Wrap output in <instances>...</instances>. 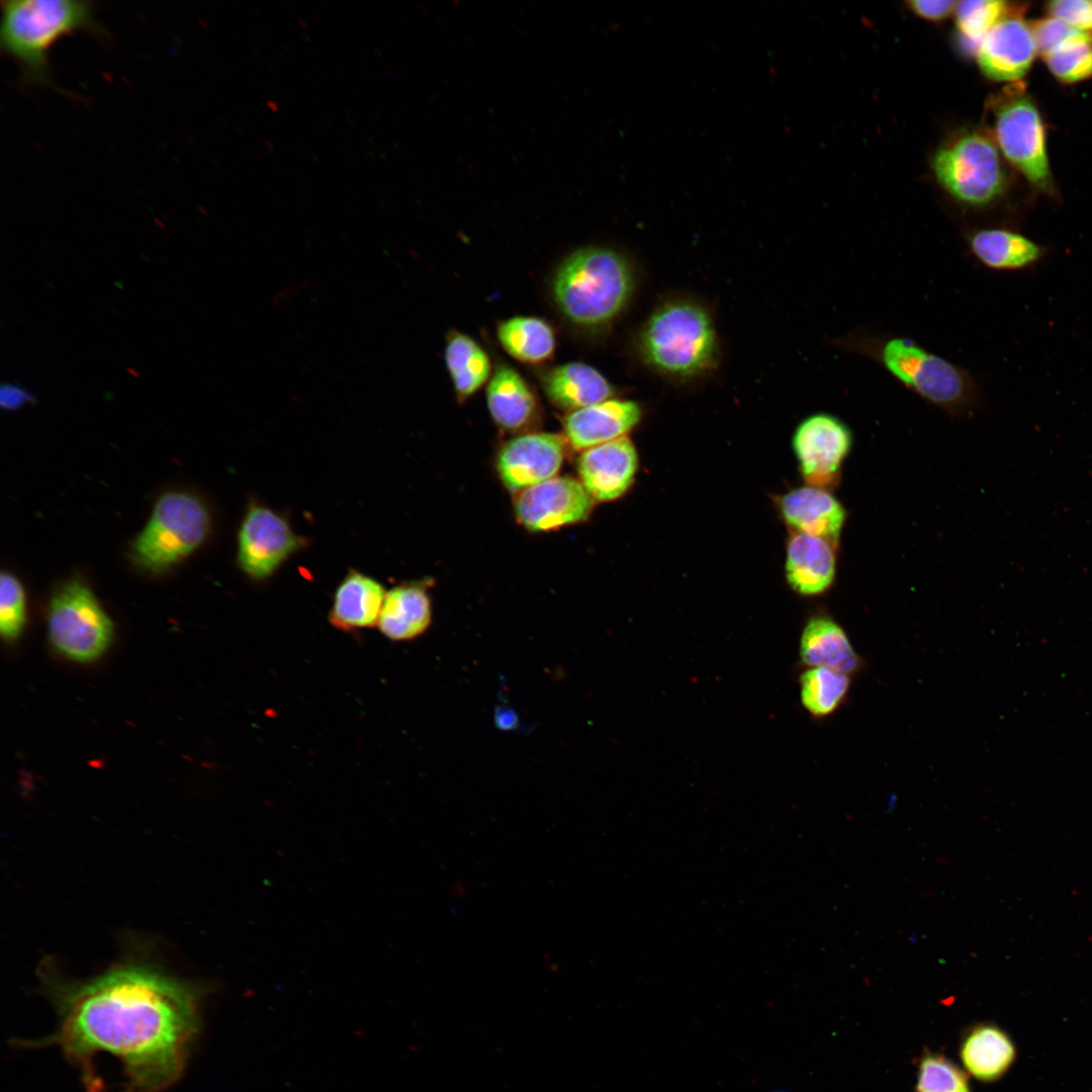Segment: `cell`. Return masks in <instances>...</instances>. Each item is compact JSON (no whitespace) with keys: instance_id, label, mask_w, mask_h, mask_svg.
<instances>
[{"instance_id":"8992f818","label":"cell","mask_w":1092,"mask_h":1092,"mask_svg":"<svg viewBox=\"0 0 1092 1092\" xmlns=\"http://www.w3.org/2000/svg\"><path fill=\"white\" fill-rule=\"evenodd\" d=\"M209 529L210 515L200 498L188 492H166L134 539L132 559L147 571H165L199 548Z\"/></svg>"},{"instance_id":"f546056e","label":"cell","mask_w":1092,"mask_h":1092,"mask_svg":"<svg viewBox=\"0 0 1092 1092\" xmlns=\"http://www.w3.org/2000/svg\"><path fill=\"white\" fill-rule=\"evenodd\" d=\"M915 1092H971L967 1073L939 1053L926 1052L918 1063Z\"/></svg>"},{"instance_id":"d590c367","label":"cell","mask_w":1092,"mask_h":1092,"mask_svg":"<svg viewBox=\"0 0 1092 1092\" xmlns=\"http://www.w3.org/2000/svg\"><path fill=\"white\" fill-rule=\"evenodd\" d=\"M33 402V395L28 390L12 383H3L0 387V404L3 410L15 411Z\"/></svg>"},{"instance_id":"f1b7e54d","label":"cell","mask_w":1092,"mask_h":1092,"mask_svg":"<svg viewBox=\"0 0 1092 1092\" xmlns=\"http://www.w3.org/2000/svg\"><path fill=\"white\" fill-rule=\"evenodd\" d=\"M1051 72L1066 83L1092 76V35L1082 31L1043 56Z\"/></svg>"},{"instance_id":"83f0119b","label":"cell","mask_w":1092,"mask_h":1092,"mask_svg":"<svg viewBox=\"0 0 1092 1092\" xmlns=\"http://www.w3.org/2000/svg\"><path fill=\"white\" fill-rule=\"evenodd\" d=\"M801 700L807 711L816 718L835 712L843 703L850 687L849 674L826 667H811L800 678Z\"/></svg>"},{"instance_id":"7c38bea8","label":"cell","mask_w":1092,"mask_h":1092,"mask_svg":"<svg viewBox=\"0 0 1092 1092\" xmlns=\"http://www.w3.org/2000/svg\"><path fill=\"white\" fill-rule=\"evenodd\" d=\"M594 503L580 480L555 476L521 490L515 513L523 526L540 532L584 521Z\"/></svg>"},{"instance_id":"44dd1931","label":"cell","mask_w":1092,"mask_h":1092,"mask_svg":"<svg viewBox=\"0 0 1092 1092\" xmlns=\"http://www.w3.org/2000/svg\"><path fill=\"white\" fill-rule=\"evenodd\" d=\"M382 584L371 576L350 570L334 595L330 623L344 631L378 624L385 599Z\"/></svg>"},{"instance_id":"484cf974","label":"cell","mask_w":1092,"mask_h":1092,"mask_svg":"<svg viewBox=\"0 0 1092 1092\" xmlns=\"http://www.w3.org/2000/svg\"><path fill=\"white\" fill-rule=\"evenodd\" d=\"M496 336L508 354L528 364L548 360L556 347L552 327L536 316L517 315L503 321L497 326Z\"/></svg>"},{"instance_id":"ac0fdd59","label":"cell","mask_w":1092,"mask_h":1092,"mask_svg":"<svg viewBox=\"0 0 1092 1092\" xmlns=\"http://www.w3.org/2000/svg\"><path fill=\"white\" fill-rule=\"evenodd\" d=\"M839 546L824 538L794 532L787 544L786 577L802 596H818L836 576Z\"/></svg>"},{"instance_id":"3957f363","label":"cell","mask_w":1092,"mask_h":1092,"mask_svg":"<svg viewBox=\"0 0 1092 1092\" xmlns=\"http://www.w3.org/2000/svg\"><path fill=\"white\" fill-rule=\"evenodd\" d=\"M0 5V49L15 60L25 84L58 89L49 51L64 35L78 30L106 35L91 1L1 0Z\"/></svg>"},{"instance_id":"e575fe53","label":"cell","mask_w":1092,"mask_h":1092,"mask_svg":"<svg viewBox=\"0 0 1092 1092\" xmlns=\"http://www.w3.org/2000/svg\"><path fill=\"white\" fill-rule=\"evenodd\" d=\"M957 3L951 0H911L907 2V5L920 17L937 21L952 14Z\"/></svg>"},{"instance_id":"8d00e7d4","label":"cell","mask_w":1092,"mask_h":1092,"mask_svg":"<svg viewBox=\"0 0 1092 1092\" xmlns=\"http://www.w3.org/2000/svg\"><path fill=\"white\" fill-rule=\"evenodd\" d=\"M496 722L502 728L510 729L516 723V715L510 711H502L499 715H496Z\"/></svg>"},{"instance_id":"8fae6325","label":"cell","mask_w":1092,"mask_h":1092,"mask_svg":"<svg viewBox=\"0 0 1092 1092\" xmlns=\"http://www.w3.org/2000/svg\"><path fill=\"white\" fill-rule=\"evenodd\" d=\"M306 545L283 516L253 503L238 534V562L255 580L270 577L292 554Z\"/></svg>"},{"instance_id":"1f68e13d","label":"cell","mask_w":1092,"mask_h":1092,"mask_svg":"<svg viewBox=\"0 0 1092 1092\" xmlns=\"http://www.w3.org/2000/svg\"><path fill=\"white\" fill-rule=\"evenodd\" d=\"M26 619L25 596L20 580L10 572L0 575V631L7 641L18 638Z\"/></svg>"},{"instance_id":"836d02e7","label":"cell","mask_w":1092,"mask_h":1092,"mask_svg":"<svg viewBox=\"0 0 1092 1092\" xmlns=\"http://www.w3.org/2000/svg\"><path fill=\"white\" fill-rule=\"evenodd\" d=\"M1046 9L1052 17L1076 29L1085 32L1092 30V1L1090 0L1051 1Z\"/></svg>"},{"instance_id":"7402d4cb","label":"cell","mask_w":1092,"mask_h":1092,"mask_svg":"<svg viewBox=\"0 0 1092 1092\" xmlns=\"http://www.w3.org/2000/svg\"><path fill=\"white\" fill-rule=\"evenodd\" d=\"M547 397L558 407L576 411L611 398L613 386L596 368L581 362L565 363L542 376Z\"/></svg>"},{"instance_id":"52a82bcc","label":"cell","mask_w":1092,"mask_h":1092,"mask_svg":"<svg viewBox=\"0 0 1092 1092\" xmlns=\"http://www.w3.org/2000/svg\"><path fill=\"white\" fill-rule=\"evenodd\" d=\"M48 615L51 643L74 661H94L110 645V618L92 590L77 579L66 581L55 592Z\"/></svg>"},{"instance_id":"9a60e30c","label":"cell","mask_w":1092,"mask_h":1092,"mask_svg":"<svg viewBox=\"0 0 1092 1092\" xmlns=\"http://www.w3.org/2000/svg\"><path fill=\"white\" fill-rule=\"evenodd\" d=\"M637 466L636 449L625 436L584 450L577 462L580 482L599 502L623 495L633 483Z\"/></svg>"},{"instance_id":"d4e9b609","label":"cell","mask_w":1092,"mask_h":1092,"mask_svg":"<svg viewBox=\"0 0 1092 1092\" xmlns=\"http://www.w3.org/2000/svg\"><path fill=\"white\" fill-rule=\"evenodd\" d=\"M973 256L984 266L1000 271L1025 268L1042 256V249L1018 233L1002 229H984L968 239Z\"/></svg>"},{"instance_id":"2e32d148","label":"cell","mask_w":1092,"mask_h":1092,"mask_svg":"<svg viewBox=\"0 0 1092 1092\" xmlns=\"http://www.w3.org/2000/svg\"><path fill=\"white\" fill-rule=\"evenodd\" d=\"M640 406L633 400L609 398L570 412L563 421L567 441L576 450L624 437L640 421Z\"/></svg>"},{"instance_id":"5b68a950","label":"cell","mask_w":1092,"mask_h":1092,"mask_svg":"<svg viewBox=\"0 0 1092 1092\" xmlns=\"http://www.w3.org/2000/svg\"><path fill=\"white\" fill-rule=\"evenodd\" d=\"M638 347L649 366L685 378L711 369L718 352L709 313L687 300L669 301L656 308L641 329Z\"/></svg>"},{"instance_id":"4316f807","label":"cell","mask_w":1092,"mask_h":1092,"mask_svg":"<svg viewBox=\"0 0 1092 1092\" xmlns=\"http://www.w3.org/2000/svg\"><path fill=\"white\" fill-rule=\"evenodd\" d=\"M445 361L459 398H467L489 379L490 360L483 348L471 337L453 332L445 348Z\"/></svg>"},{"instance_id":"ffe728a7","label":"cell","mask_w":1092,"mask_h":1092,"mask_svg":"<svg viewBox=\"0 0 1092 1092\" xmlns=\"http://www.w3.org/2000/svg\"><path fill=\"white\" fill-rule=\"evenodd\" d=\"M960 1058L969 1075L982 1082H994L1009 1071L1016 1049L1002 1028L985 1022L973 1026L964 1035Z\"/></svg>"},{"instance_id":"5bb4252c","label":"cell","mask_w":1092,"mask_h":1092,"mask_svg":"<svg viewBox=\"0 0 1092 1092\" xmlns=\"http://www.w3.org/2000/svg\"><path fill=\"white\" fill-rule=\"evenodd\" d=\"M1031 26L1018 16H1005L980 40L981 71L995 81H1015L1030 68L1036 53Z\"/></svg>"},{"instance_id":"6da1fadb","label":"cell","mask_w":1092,"mask_h":1092,"mask_svg":"<svg viewBox=\"0 0 1092 1092\" xmlns=\"http://www.w3.org/2000/svg\"><path fill=\"white\" fill-rule=\"evenodd\" d=\"M60 1024L57 1044L79 1067L90 1092L97 1054L117 1059L125 1092H162L181 1076L200 1029L199 993L152 970L126 967L87 983L51 986Z\"/></svg>"},{"instance_id":"9c48e42d","label":"cell","mask_w":1092,"mask_h":1092,"mask_svg":"<svg viewBox=\"0 0 1092 1092\" xmlns=\"http://www.w3.org/2000/svg\"><path fill=\"white\" fill-rule=\"evenodd\" d=\"M792 444L807 485L830 491L839 485L853 444L845 422L829 413L812 414L797 426Z\"/></svg>"},{"instance_id":"4fadbf2b","label":"cell","mask_w":1092,"mask_h":1092,"mask_svg":"<svg viewBox=\"0 0 1092 1092\" xmlns=\"http://www.w3.org/2000/svg\"><path fill=\"white\" fill-rule=\"evenodd\" d=\"M564 458V441L555 434L532 433L508 441L496 467L505 486L521 491L555 477Z\"/></svg>"},{"instance_id":"30bf717a","label":"cell","mask_w":1092,"mask_h":1092,"mask_svg":"<svg viewBox=\"0 0 1092 1092\" xmlns=\"http://www.w3.org/2000/svg\"><path fill=\"white\" fill-rule=\"evenodd\" d=\"M995 134L1004 156L1036 187L1051 188L1044 128L1039 112L1025 95L1004 101L996 112Z\"/></svg>"},{"instance_id":"cb8c5ba5","label":"cell","mask_w":1092,"mask_h":1092,"mask_svg":"<svg viewBox=\"0 0 1092 1092\" xmlns=\"http://www.w3.org/2000/svg\"><path fill=\"white\" fill-rule=\"evenodd\" d=\"M431 620V602L425 588L402 583L386 593L378 626L387 638L404 641L422 635Z\"/></svg>"},{"instance_id":"d6a6232c","label":"cell","mask_w":1092,"mask_h":1092,"mask_svg":"<svg viewBox=\"0 0 1092 1092\" xmlns=\"http://www.w3.org/2000/svg\"><path fill=\"white\" fill-rule=\"evenodd\" d=\"M1031 29L1042 57L1082 32L1052 16L1034 22Z\"/></svg>"},{"instance_id":"4dcf8cb0","label":"cell","mask_w":1092,"mask_h":1092,"mask_svg":"<svg viewBox=\"0 0 1092 1092\" xmlns=\"http://www.w3.org/2000/svg\"><path fill=\"white\" fill-rule=\"evenodd\" d=\"M1007 6V2L999 0L960 1L954 10L958 29L970 40L980 42L1005 17Z\"/></svg>"},{"instance_id":"ba28073f","label":"cell","mask_w":1092,"mask_h":1092,"mask_svg":"<svg viewBox=\"0 0 1092 1092\" xmlns=\"http://www.w3.org/2000/svg\"><path fill=\"white\" fill-rule=\"evenodd\" d=\"M932 167L940 185L967 205H986L996 199L1004 187L998 150L980 132L964 134L939 149Z\"/></svg>"},{"instance_id":"e0dca14e","label":"cell","mask_w":1092,"mask_h":1092,"mask_svg":"<svg viewBox=\"0 0 1092 1092\" xmlns=\"http://www.w3.org/2000/svg\"><path fill=\"white\" fill-rule=\"evenodd\" d=\"M780 510L793 532L824 538L839 546L847 514L830 490L811 485L794 488L782 496Z\"/></svg>"},{"instance_id":"7a4b0ae2","label":"cell","mask_w":1092,"mask_h":1092,"mask_svg":"<svg viewBox=\"0 0 1092 1092\" xmlns=\"http://www.w3.org/2000/svg\"><path fill=\"white\" fill-rule=\"evenodd\" d=\"M833 345L872 359L907 389L957 418L970 416L979 401L973 376L965 368L903 336L853 331Z\"/></svg>"},{"instance_id":"d6986e66","label":"cell","mask_w":1092,"mask_h":1092,"mask_svg":"<svg viewBox=\"0 0 1092 1092\" xmlns=\"http://www.w3.org/2000/svg\"><path fill=\"white\" fill-rule=\"evenodd\" d=\"M803 662L846 674L857 672L862 661L843 628L829 615L813 616L806 623L800 644Z\"/></svg>"},{"instance_id":"277c9868","label":"cell","mask_w":1092,"mask_h":1092,"mask_svg":"<svg viewBox=\"0 0 1092 1092\" xmlns=\"http://www.w3.org/2000/svg\"><path fill=\"white\" fill-rule=\"evenodd\" d=\"M630 264L618 252L586 247L569 255L557 269L552 294L562 314L583 328L610 324L632 293Z\"/></svg>"},{"instance_id":"603a6c76","label":"cell","mask_w":1092,"mask_h":1092,"mask_svg":"<svg viewBox=\"0 0 1092 1092\" xmlns=\"http://www.w3.org/2000/svg\"><path fill=\"white\" fill-rule=\"evenodd\" d=\"M486 401L494 422L509 431L528 425L536 414L537 400L524 377L513 367L498 365L486 386Z\"/></svg>"}]
</instances>
